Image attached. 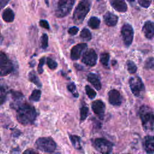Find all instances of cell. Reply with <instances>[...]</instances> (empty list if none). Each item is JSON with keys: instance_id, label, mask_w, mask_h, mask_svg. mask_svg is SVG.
Instances as JSON below:
<instances>
[{"instance_id": "6da1fadb", "label": "cell", "mask_w": 154, "mask_h": 154, "mask_svg": "<svg viewBox=\"0 0 154 154\" xmlns=\"http://www.w3.org/2000/svg\"><path fill=\"white\" fill-rule=\"evenodd\" d=\"M37 116L34 106L28 103H21L16 108V119L19 123L23 125L32 124Z\"/></svg>"}, {"instance_id": "7a4b0ae2", "label": "cell", "mask_w": 154, "mask_h": 154, "mask_svg": "<svg viewBox=\"0 0 154 154\" xmlns=\"http://www.w3.org/2000/svg\"><path fill=\"white\" fill-rule=\"evenodd\" d=\"M139 116L141 120L142 126L146 131L154 130V112L147 105H142L139 110Z\"/></svg>"}, {"instance_id": "3957f363", "label": "cell", "mask_w": 154, "mask_h": 154, "mask_svg": "<svg viewBox=\"0 0 154 154\" xmlns=\"http://www.w3.org/2000/svg\"><path fill=\"white\" fill-rule=\"evenodd\" d=\"M91 5V1L87 0H83L78 3L73 14L74 23L78 25L82 23L86 15L90 10Z\"/></svg>"}, {"instance_id": "277c9868", "label": "cell", "mask_w": 154, "mask_h": 154, "mask_svg": "<svg viewBox=\"0 0 154 154\" xmlns=\"http://www.w3.org/2000/svg\"><path fill=\"white\" fill-rule=\"evenodd\" d=\"M36 147L41 151L51 153L57 148V144L51 137H40L35 141Z\"/></svg>"}, {"instance_id": "5b68a950", "label": "cell", "mask_w": 154, "mask_h": 154, "mask_svg": "<svg viewBox=\"0 0 154 154\" xmlns=\"http://www.w3.org/2000/svg\"><path fill=\"white\" fill-rule=\"evenodd\" d=\"M75 1L73 0H61L58 2L57 7L55 10V16L62 18L69 14Z\"/></svg>"}, {"instance_id": "8992f818", "label": "cell", "mask_w": 154, "mask_h": 154, "mask_svg": "<svg viewBox=\"0 0 154 154\" xmlns=\"http://www.w3.org/2000/svg\"><path fill=\"white\" fill-rule=\"evenodd\" d=\"M93 146L96 150L102 154H110L113 149V144L103 138H97L94 140Z\"/></svg>"}, {"instance_id": "52a82bcc", "label": "cell", "mask_w": 154, "mask_h": 154, "mask_svg": "<svg viewBox=\"0 0 154 154\" xmlns=\"http://www.w3.org/2000/svg\"><path fill=\"white\" fill-rule=\"evenodd\" d=\"M129 84L132 93L136 97H141L145 91L144 84L138 76H134L130 78Z\"/></svg>"}, {"instance_id": "ba28073f", "label": "cell", "mask_w": 154, "mask_h": 154, "mask_svg": "<svg viewBox=\"0 0 154 154\" xmlns=\"http://www.w3.org/2000/svg\"><path fill=\"white\" fill-rule=\"evenodd\" d=\"M13 64L7 55L0 51V76H5L13 70Z\"/></svg>"}, {"instance_id": "9c48e42d", "label": "cell", "mask_w": 154, "mask_h": 154, "mask_svg": "<svg viewBox=\"0 0 154 154\" xmlns=\"http://www.w3.org/2000/svg\"><path fill=\"white\" fill-rule=\"evenodd\" d=\"M121 33L125 45L126 47L129 46L134 38V29L132 26L129 23L124 24L122 28Z\"/></svg>"}, {"instance_id": "30bf717a", "label": "cell", "mask_w": 154, "mask_h": 154, "mask_svg": "<svg viewBox=\"0 0 154 154\" xmlns=\"http://www.w3.org/2000/svg\"><path fill=\"white\" fill-rule=\"evenodd\" d=\"M97 60V55L95 51L93 49H90L86 51L82 58V62L89 66H94L96 64Z\"/></svg>"}, {"instance_id": "8fae6325", "label": "cell", "mask_w": 154, "mask_h": 154, "mask_svg": "<svg viewBox=\"0 0 154 154\" xmlns=\"http://www.w3.org/2000/svg\"><path fill=\"white\" fill-rule=\"evenodd\" d=\"M87 48V45L84 43H81L77 44L76 45L74 46L70 51V58L73 60H78L82 53Z\"/></svg>"}, {"instance_id": "7c38bea8", "label": "cell", "mask_w": 154, "mask_h": 154, "mask_svg": "<svg viewBox=\"0 0 154 154\" xmlns=\"http://www.w3.org/2000/svg\"><path fill=\"white\" fill-rule=\"evenodd\" d=\"M91 108L94 114H96L100 119H103L105 105L101 100H96L93 102Z\"/></svg>"}, {"instance_id": "4fadbf2b", "label": "cell", "mask_w": 154, "mask_h": 154, "mask_svg": "<svg viewBox=\"0 0 154 154\" xmlns=\"http://www.w3.org/2000/svg\"><path fill=\"white\" fill-rule=\"evenodd\" d=\"M108 100L112 105L120 106L122 102V97L118 90L112 89L108 93Z\"/></svg>"}, {"instance_id": "5bb4252c", "label": "cell", "mask_w": 154, "mask_h": 154, "mask_svg": "<svg viewBox=\"0 0 154 154\" xmlns=\"http://www.w3.org/2000/svg\"><path fill=\"white\" fill-rule=\"evenodd\" d=\"M143 147L148 154L154 153V138L150 135L146 136L143 140Z\"/></svg>"}, {"instance_id": "9a60e30c", "label": "cell", "mask_w": 154, "mask_h": 154, "mask_svg": "<svg viewBox=\"0 0 154 154\" xmlns=\"http://www.w3.org/2000/svg\"><path fill=\"white\" fill-rule=\"evenodd\" d=\"M144 36L148 39H152L154 36V23L150 20L146 21L142 28Z\"/></svg>"}, {"instance_id": "2e32d148", "label": "cell", "mask_w": 154, "mask_h": 154, "mask_svg": "<svg viewBox=\"0 0 154 154\" xmlns=\"http://www.w3.org/2000/svg\"><path fill=\"white\" fill-rule=\"evenodd\" d=\"M109 2L111 6L119 12H126L128 9L126 3L123 0H111Z\"/></svg>"}, {"instance_id": "e0dca14e", "label": "cell", "mask_w": 154, "mask_h": 154, "mask_svg": "<svg viewBox=\"0 0 154 154\" xmlns=\"http://www.w3.org/2000/svg\"><path fill=\"white\" fill-rule=\"evenodd\" d=\"M105 24L109 26H115L118 22V17L111 12H107L103 16Z\"/></svg>"}, {"instance_id": "ac0fdd59", "label": "cell", "mask_w": 154, "mask_h": 154, "mask_svg": "<svg viewBox=\"0 0 154 154\" xmlns=\"http://www.w3.org/2000/svg\"><path fill=\"white\" fill-rule=\"evenodd\" d=\"M87 80L94 86V87L97 90H100L101 89V83L97 75L93 73H90L87 76Z\"/></svg>"}, {"instance_id": "d6986e66", "label": "cell", "mask_w": 154, "mask_h": 154, "mask_svg": "<svg viewBox=\"0 0 154 154\" xmlns=\"http://www.w3.org/2000/svg\"><path fill=\"white\" fill-rule=\"evenodd\" d=\"M69 137L73 147L79 152H83V148L81 145V138L78 135L71 134H69Z\"/></svg>"}, {"instance_id": "ffe728a7", "label": "cell", "mask_w": 154, "mask_h": 154, "mask_svg": "<svg viewBox=\"0 0 154 154\" xmlns=\"http://www.w3.org/2000/svg\"><path fill=\"white\" fill-rule=\"evenodd\" d=\"M2 17L6 22H12L14 19V13L11 8H7L3 11Z\"/></svg>"}, {"instance_id": "44dd1931", "label": "cell", "mask_w": 154, "mask_h": 154, "mask_svg": "<svg viewBox=\"0 0 154 154\" xmlns=\"http://www.w3.org/2000/svg\"><path fill=\"white\" fill-rule=\"evenodd\" d=\"M28 79H29V80L31 82L34 83L37 87H42V84L39 78H38V76L36 75V73H35L34 70H32V71H31L29 73V74H28Z\"/></svg>"}, {"instance_id": "7402d4cb", "label": "cell", "mask_w": 154, "mask_h": 154, "mask_svg": "<svg viewBox=\"0 0 154 154\" xmlns=\"http://www.w3.org/2000/svg\"><path fill=\"white\" fill-rule=\"evenodd\" d=\"M100 24V20L95 16L91 17L88 21V26L92 29H97L99 28Z\"/></svg>"}, {"instance_id": "603a6c76", "label": "cell", "mask_w": 154, "mask_h": 154, "mask_svg": "<svg viewBox=\"0 0 154 154\" xmlns=\"http://www.w3.org/2000/svg\"><path fill=\"white\" fill-rule=\"evenodd\" d=\"M41 94H42V92L40 90H37V89L34 90L32 91V93L29 97V100L33 101V102L39 101L41 97Z\"/></svg>"}, {"instance_id": "cb8c5ba5", "label": "cell", "mask_w": 154, "mask_h": 154, "mask_svg": "<svg viewBox=\"0 0 154 154\" xmlns=\"http://www.w3.org/2000/svg\"><path fill=\"white\" fill-rule=\"evenodd\" d=\"M81 38L85 41H89L91 39V34L89 29L86 28H84L82 29L80 34Z\"/></svg>"}, {"instance_id": "d4e9b609", "label": "cell", "mask_w": 154, "mask_h": 154, "mask_svg": "<svg viewBox=\"0 0 154 154\" xmlns=\"http://www.w3.org/2000/svg\"><path fill=\"white\" fill-rule=\"evenodd\" d=\"M109 60V54L108 52L102 53L100 55V61L105 67L108 66V62Z\"/></svg>"}, {"instance_id": "484cf974", "label": "cell", "mask_w": 154, "mask_h": 154, "mask_svg": "<svg viewBox=\"0 0 154 154\" xmlns=\"http://www.w3.org/2000/svg\"><path fill=\"white\" fill-rule=\"evenodd\" d=\"M7 96V91L5 88L0 85V105H2L6 100Z\"/></svg>"}, {"instance_id": "4316f807", "label": "cell", "mask_w": 154, "mask_h": 154, "mask_svg": "<svg viewBox=\"0 0 154 154\" xmlns=\"http://www.w3.org/2000/svg\"><path fill=\"white\" fill-rule=\"evenodd\" d=\"M126 65H127V69L128 71L131 73H134L136 72V71L137 70V67L135 65V64L131 60H128L126 62Z\"/></svg>"}, {"instance_id": "83f0119b", "label": "cell", "mask_w": 154, "mask_h": 154, "mask_svg": "<svg viewBox=\"0 0 154 154\" xmlns=\"http://www.w3.org/2000/svg\"><path fill=\"white\" fill-rule=\"evenodd\" d=\"M88 108L85 106H83L80 109V120L81 122L85 120L88 116Z\"/></svg>"}, {"instance_id": "f1b7e54d", "label": "cell", "mask_w": 154, "mask_h": 154, "mask_svg": "<svg viewBox=\"0 0 154 154\" xmlns=\"http://www.w3.org/2000/svg\"><path fill=\"white\" fill-rule=\"evenodd\" d=\"M67 89L68 90L72 93L73 96L75 97H78L79 96V94L77 91L76 85L74 84V82H71L67 85Z\"/></svg>"}, {"instance_id": "f546056e", "label": "cell", "mask_w": 154, "mask_h": 154, "mask_svg": "<svg viewBox=\"0 0 154 154\" xmlns=\"http://www.w3.org/2000/svg\"><path fill=\"white\" fill-rule=\"evenodd\" d=\"M85 89L86 94H87L88 97L90 99H93L96 97V92L91 87H90L89 85H86L85 87Z\"/></svg>"}, {"instance_id": "4dcf8cb0", "label": "cell", "mask_w": 154, "mask_h": 154, "mask_svg": "<svg viewBox=\"0 0 154 154\" xmlns=\"http://www.w3.org/2000/svg\"><path fill=\"white\" fill-rule=\"evenodd\" d=\"M154 67V58L149 57L145 61L144 68L146 69H151Z\"/></svg>"}, {"instance_id": "1f68e13d", "label": "cell", "mask_w": 154, "mask_h": 154, "mask_svg": "<svg viewBox=\"0 0 154 154\" xmlns=\"http://www.w3.org/2000/svg\"><path fill=\"white\" fill-rule=\"evenodd\" d=\"M11 94L12 96L13 99L14 100H20L22 98H23L24 96L23 95V94L19 91H13V90H11Z\"/></svg>"}, {"instance_id": "d6a6232c", "label": "cell", "mask_w": 154, "mask_h": 154, "mask_svg": "<svg viewBox=\"0 0 154 154\" xmlns=\"http://www.w3.org/2000/svg\"><path fill=\"white\" fill-rule=\"evenodd\" d=\"M48 46V36L44 33L41 37V47L43 49H46Z\"/></svg>"}, {"instance_id": "836d02e7", "label": "cell", "mask_w": 154, "mask_h": 154, "mask_svg": "<svg viewBox=\"0 0 154 154\" xmlns=\"http://www.w3.org/2000/svg\"><path fill=\"white\" fill-rule=\"evenodd\" d=\"M46 63H47V65L49 67V68L52 70L55 69L58 66L57 63L55 60H54L53 59H52L51 58H47Z\"/></svg>"}, {"instance_id": "e575fe53", "label": "cell", "mask_w": 154, "mask_h": 154, "mask_svg": "<svg viewBox=\"0 0 154 154\" xmlns=\"http://www.w3.org/2000/svg\"><path fill=\"white\" fill-rule=\"evenodd\" d=\"M45 63V57H42L40 60H39V63L38 65V73L39 74H42L43 72V66L44 65Z\"/></svg>"}, {"instance_id": "d590c367", "label": "cell", "mask_w": 154, "mask_h": 154, "mask_svg": "<svg viewBox=\"0 0 154 154\" xmlns=\"http://www.w3.org/2000/svg\"><path fill=\"white\" fill-rule=\"evenodd\" d=\"M152 1H144V0H138V3L140 6H141L143 8H148Z\"/></svg>"}, {"instance_id": "8d00e7d4", "label": "cell", "mask_w": 154, "mask_h": 154, "mask_svg": "<svg viewBox=\"0 0 154 154\" xmlns=\"http://www.w3.org/2000/svg\"><path fill=\"white\" fill-rule=\"evenodd\" d=\"M79 31V28L76 26H72L70 27L69 30H68V32L69 34H70L72 35H76Z\"/></svg>"}, {"instance_id": "74e56055", "label": "cell", "mask_w": 154, "mask_h": 154, "mask_svg": "<svg viewBox=\"0 0 154 154\" xmlns=\"http://www.w3.org/2000/svg\"><path fill=\"white\" fill-rule=\"evenodd\" d=\"M39 25L40 26H42V28H44L46 29H50V26L49 25V23L47 20H41L39 22Z\"/></svg>"}, {"instance_id": "f35d334b", "label": "cell", "mask_w": 154, "mask_h": 154, "mask_svg": "<svg viewBox=\"0 0 154 154\" xmlns=\"http://www.w3.org/2000/svg\"><path fill=\"white\" fill-rule=\"evenodd\" d=\"M23 154H40L32 149H28L24 151Z\"/></svg>"}, {"instance_id": "ab89813d", "label": "cell", "mask_w": 154, "mask_h": 154, "mask_svg": "<svg viewBox=\"0 0 154 154\" xmlns=\"http://www.w3.org/2000/svg\"><path fill=\"white\" fill-rule=\"evenodd\" d=\"M8 2V1H0V10L5 6V5Z\"/></svg>"}, {"instance_id": "60d3db41", "label": "cell", "mask_w": 154, "mask_h": 154, "mask_svg": "<svg viewBox=\"0 0 154 154\" xmlns=\"http://www.w3.org/2000/svg\"><path fill=\"white\" fill-rule=\"evenodd\" d=\"M74 66H75V67L77 70H81L83 69V67H82V66L78 64H74Z\"/></svg>"}, {"instance_id": "b9f144b4", "label": "cell", "mask_w": 154, "mask_h": 154, "mask_svg": "<svg viewBox=\"0 0 154 154\" xmlns=\"http://www.w3.org/2000/svg\"><path fill=\"white\" fill-rule=\"evenodd\" d=\"M2 40H3V37H2V36L1 35V34L0 33V43H1L2 42Z\"/></svg>"}, {"instance_id": "7bdbcfd3", "label": "cell", "mask_w": 154, "mask_h": 154, "mask_svg": "<svg viewBox=\"0 0 154 154\" xmlns=\"http://www.w3.org/2000/svg\"><path fill=\"white\" fill-rule=\"evenodd\" d=\"M122 154H131V153H122Z\"/></svg>"}, {"instance_id": "ee69618b", "label": "cell", "mask_w": 154, "mask_h": 154, "mask_svg": "<svg viewBox=\"0 0 154 154\" xmlns=\"http://www.w3.org/2000/svg\"><path fill=\"white\" fill-rule=\"evenodd\" d=\"M0 141H1V137H0Z\"/></svg>"}, {"instance_id": "f6af8a7d", "label": "cell", "mask_w": 154, "mask_h": 154, "mask_svg": "<svg viewBox=\"0 0 154 154\" xmlns=\"http://www.w3.org/2000/svg\"><path fill=\"white\" fill-rule=\"evenodd\" d=\"M153 138H154V137H153Z\"/></svg>"}]
</instances>
